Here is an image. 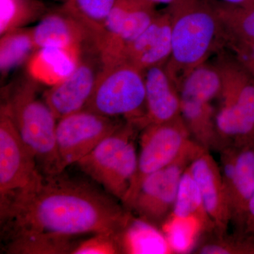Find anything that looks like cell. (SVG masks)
Returning a JSON list of instances; mask_svg holds the SVG:
<instances>
[{
    "label": "cell",
    "instance_id": "1",
    "mask_svg": "<svg viewBox=\"0 0 254 254\" xmlns=\"http://www.w3.org/2000/svg\"><path fill=\"white\" fill-rule=\"evenodd\" d=\"M131 211L86 182L64 175H43L34 185L0 210L5 242L19 237H75L120 234Z\"/></svg>",
    "mask_w": 254,
    "mask_h": 254
},
{
    "label": "cell",
    "instance_id": "2",
    "mask_svg": "<svg viewBox=\"0 0 254 254\" xmlns=\"http://www.w3.org/2000/svg\"><path fill=\"white\" fill-rule=\"evenodd\" d=\"M167 10L172 53L165 68L179 90L187 75L205 63L226 38L213 0H175Z\"/></svg>",
    "mask_w": 254,
    "mask_h": 254
},
{
    "label": "cell",
    "instance_id": "3",
    "mask_svg": "<svg viewBox=\"0 0 254 254\" xmlns=\"http://www.w3.org/2000/svg\"><path fill=\"white\" fill-rule=\"evenodd\" d=\"M37 82H21L8 91L2 104L12 119L18 134L36 158L44 175L63 173L57 148L58 119L44 99L38 96Z\"/></svg>",
    "mask_w": 254,
    "mask_h": 254
},
{
    "label": "cell",
    "instance_id": "4",
    "mask_svg": "<svg viewBox=\"0 0 254 254\" xmlns=\"http://www.w3.org/2000/svg\"><path fill=\"white\" fill-rule=\"evenodd\" d=\"M222 88L215 113L220 151L254 143V75L237 58L220 57Z\"/></svg>",
    "mask_w": 254,
    "mask_h": 254
},
{
    "label": "cell",
    "instance_id": "5",
    "mask_svg": "<svg viewBox=\"0 0 254 254\" xmlns=\"http://www.w3.org/2000/svg\"><path fill=\"white\" fill-rule=\"evenodd\" d=\"M85 109L123 118L138 128L146 126L144 71L125 61L102 65Z\"/></svg>",
    "mask_w": 254,
    "mask_h": 254
},
{
    "label": "cell",
    "instance_id": "6",
    "mask_svg": "<svg viewBox=\"0 0 254 254\" xmlns=\"http://www.w3.org/2000/svg\"><path fill=\"white\" fill-rule=\"evenodd\" d=\"M133 124L125 123L76 165L114 198L125 202L138 168Z\"/></svg>",
    "mask_w": 254,
    "mask_h": 254
},
{
    "label": "cell",
    "instance_id": "7",
    "mask_svg": "<svg viewBox=\"0 0 254 254\" xmlns=\"http://www.w3.org/2000/svg\"><path fill=\"white\" fill-rule=\"evenodd\" d=\"M221 88L218 67L206 63L190 71L179 88L182 120L191 138L208 151L220 149L213 101Z\"/></svg>",
    "mask_w": 254,
    "mask_h": 254
},
{
    "label": "cell",
    "instance_id": "8",
    "mask_svg": "<svg viewBox=\"0 0 254 254\" xmlns=\"http://www.w3.org/2000/svg\"><path fill=\"white\" fill-rule=\"evenodd\" d=\"M195 143L182 118L142 128L136 176L124 206L129 210L145 177L173 163Z\"/></svg>",
    "mask_w": 254,
    "mask_h": 254
},
{
    "label": "cell",
    "instance_id": "9",
    "mask_svg": "<svg viewBox=\"0 0 254 254\" xmlns=\"http://www.w3.org/2000/svg\"><path fill=\"white\" fill-rule=\"evenodd\" d=\"M43 173L18 134L6 107L0 110V210L28 190Z\"/></svg>",
    "mask_w": 254,
    "mask_h": 254
},
{
    "label": "cell",
    "instance_id": "10",
    "mask_svg": "<svg viewBox=\"0 0 254 254\" xmlns=\"http://www.w3.org/2000/svg\"><path fill=\"white\" fill-rule=\"evenodd\" d=\"M205 150L195 143L173 163L150 174L142 182L130 211L161 227L173 211L180 180L187 167Z\"/></svg>",
    "mask_w": 254,
    "mask_h": 254
},
{
    "label": "cell",
    "instance_id": "11",
    "mask_svg": "<svg viewBox=\"0 0 254 254\" xmlns=\"http://www.w3.org/2000/svg\"><path fill=\"white\" fill-rule=\"evenodd\" d=\"M159 13L148 0H116L95 43L102 65L120 61L128 43L145 31Z\"/></svg>",
    "mask_w": 254,
    "mask_h": 254
},
{
    "label": "cell",
    "instance_id": "12",
    "mask_svg": "<svg viewBox=\"0 0 254 254\" xmlns=\"http://www.w3.org/2000/svg\"><path fill=\"white\" fill-rule=\"evenodd\" d=\"M124 123L87 109L58 120L56 141L61 171L77 163Z\"/></svg>",
    "mask_w": 254,
    "mask_h": 254
},
{
    "label": "cell",
    "instance_id": "13",
    "mask_svg": "<svg viewBox=\"0 0 254 254\" xmlns=\"http://www.w3.org/2000/svg\"><path fill=\"white\" fill-rule=\"evenodd\" d=\"M220 166L231 223L242 232L249 203L254 193V143L232 145L220 151Z\"/></svg>",
    "mask_w": 254,
    "mask_h": 254
},
{
    "label": "cell",
    "instance_id": "14",
    "mask_svg": "<svg viewBox=\"0 0 254 254\" xmlns=\"http://www.w3.org/2000/svg\"><path fill=\"white\" fill-rule=\"evenodd\" d=\"M77 67L68 77L50 88L43 99L58 120L85 109L91 99L102 63L98 54L83 55Z\"/></svg>",
    "mask_w": 254,
    "mask_h": 254
},
{
    "label": "cell",
    "instance_id": "15",
    "mask_svg": "<svg viewBox=\"0 0 254 254\" xmlns=\"http://www.w3.org/2000/svg\"><path fill=\"white\" fill-rule=\"evenodd\" d=\"M190 167L215 232L226 233L231 223V214L219 164L210 151L204 150L195 157Z\"/></svg>",
    "mask_w": 254,
    "mask_h": 254
},
{
    "label": "cell",
    "instance_id": "16",
    "mask_svg": "<svg viewBox=\"0 0 254 254\" xmlns=\"http://www.w3.org/2000/svg\"><path fill=\"white\" fill-rule=\"evenodd\" d=\"M37 50L46 47L95 51L91 31L77 18L61 7L48 11L32 28Z\"/></svg>",
    "mask_w": 254,
    "mask_h": 254
},
{
    "label": "cell",
    "instance_id": "17",
    "mask_svg": "<svg viewBox=\"0 0 254 254\" xmlns=\"http://www.w3.org/2000/svg\"><path fill=\"white\" fill-rule=\"evenodd\" d=\"M172 53L171 18L168 10L158 14L153 22L124 50L120 61L142 71L165 65Z\"/></svg>",
    "mask_w": 254,
    "mask_h": 254
},
{
    "label": "cell",
    "instance_id": "18",
    "mask_svg": "<svg viewBox=\"0 0 254 254\" xmlns=\"http://www.w3.org/2000/svg\"><path fill=\"white\" fill-rule=\"evenodd\" d=\"M144 78L146 126L182 118L180 93L165 65L145 70Z\"/></svg>",
    "mask_w": 254,
    "mask_h": 254
},
{
    "label": "cell",
    "instance_id": "19",
    "mask_svg": "<svg viewBox=\"0 0 254 254\" xmlns=\"http://www.w3.org/2000/svg\"><path fill=\"white\" fill-rule=\"evenodd\" d=\"M83 53L82 50L75 48H40L28 60V73L31 78L38 83L55 86L74 71Z\"/></svg>",
    "mask_w": 254,
    "mask_h": 254
},
{
    "label": "cell",
    "instance_id": "20",
    "mask_svg": "<svg viewBox=\"0 0 254 254\" xmlns=\"http://www.w3.org/2000/svg\"><path fill=\"white\" fill-rule=\"evenodd\" d=\"M122 254H173L163 232L153 224L132 215L120 234Z\"/></svg>",
    "mask_w": 254,
    "mask_h": 254
},
{
    "label": "cell",
    "instance_id": "21",
    "mask_svg": "<svg viewBox=\"0 0 254 254\" xmlns=\"http://www.w3.org/2000/svg\"><path fill=\"white\" fill-rule=\"evenodd\" d=\"M187 167L180 180L173 211L170 216L179 219H195L205 234L215 231L206 213L198 185L190 167ZM169 216V217H170Z\"/></svg>",
    "mask_w": 254,
    "mask_h": 254
},
{
    "label": "cell",
    "instance_id": "22",
    "mask_svg": "<svg viewBox=\"0 0 254 254\" xmlns=\"http://www.w3.org/2000/svg\"><path fill=\"white\" fill-rule=\"evenodd\" d=\"M229 43H254V4L236 6L213 0Z\"/></svg>",
    "mask_w": 254,
    "mask_h": 254
},
{
    "label": "cell",
    "instance_id": "23",
    "mask_svg": "<svg viewBox=\"0 0 254 254\" xmlns=\"http://www.w3.org/2000/svg\"><path fill=\"white\" fill-rule=\"evenodd\" d=\"M0 69L5 75L29 60L37 48L32 28H17L1 35Z\"/></svg>",
    "mask_w": 254,
    "mask_h": 254
},
{
    "label": "cell",
    "instance_id": "24",
    "mask_svg": "<svg viewBox=\"0 0 254 254\" xmlns=\"http://www.w3.org/2000/svg\"><path fill=\"white\" fill-rule=\"evenodd\" d=\"M60 7L77 18L91 31L94 47L116 0H56Z\"/></svg>",
    "mask_w": 254,
    "mask_h": 254
},
{
    "label": "cell",
    "instance_id": "25",
    "mask_svg": "<svg viewBox=\"0 0 254 254\" xmlns=\"http://www.w3.org/2000/svg\"><path fill=\"white\" fill-rule=\"evenodd\" d=\"M47 11L39 0H0V33L25 27Z\"/></svg>",
    "mask_w": 254,
    "mask_h": 254
},
{
    "label": "cell",
    "instance_id": "26",
    "mask_svg": "<svg viewBox=\"0 0 254 254\" xmlns=\"http://www.w3.org/2000/svg\"><path fill=\"white\" fill-rule=\"evenodd\" d=\"M74 237L37 235L19 237L6 242L4 250L13 254H72Z\"/></svg>",
    "mask_w": 254,
    "mask_h": 254
},
{
    "label": "cell",
    "instance_id": "27",
    "mask_svg": "<svg viewBox=\"0 0 254 254\" xmlns=\"http://www.w3.org/2000/svg\"><path fill=\"white\" fill-rule=\"evenodd\" d=\"M173 254L193 251L197 238L203 233L195 219H179L170 216L161 227Z\"/></svg>",
    "mask_w": 254,
    "mask_h": 254
},
{
    "label": "cell",
    "instance_id": "28",
    "mask_svg": "<svg viewBox=\"0 0 254 254\" xmlns=\"http://www.w3.org/2000/svg\"><path fill=\"white\" fill-rule=\"evenodd\" d=\"M206 237L197 246L195 254H254V235L237 232L228 236L226 233Z\"/></svg>",
    "mask_w": 254,
    "mask_h": 254
},
{
    "label": "cell",
    "instance_id": "29",
    "mask_svg": "<svg viewBox=\"0 0 254 254\" xmlns=\"http://www.w3.org/2000/svg\"><path fill=\"white\" fill-rule=\"evenodd\" d=\"M122 254L120 234L112 232L94 234L78 243L72 252V254Z\"/></svg>",
    "mask_w": 254,
    "mask_h": 254
},
{
    "label": "cell",
    "instance_id": "30",
    "mask_svg": "<svg viewBox=\"0 0 254 254\" xmlns=\"http://www.w3.org/2000/svg\"><path fill=\"white\" fill-rule=\"evenodd\" d=\"M237 54L245 66L254 74V43L242 44L235 43Z\"/></svg>",
    "mask_w": 254,
    "mask_h": 254
},
{
    "label": "cell",
    "instance_id": "31",
    "mask_svg": "<svg viewBox=\"0 0 254 254\" xmlns=\"http://www.w3.org/2000/svg\"><path fill=\"white\" fill-rule=\"evenodd\" d=\"M242 232L254 235V193L249 203Z\"/></svg>",
    "mask_w": 254,
    "mask_h": 254
},
{
    "label": "cell",
    "instance_id": "32",
    "mask_svg": "<svg viewBox=\"0 0 254 254\" xmlns=\"http://www.w3.org/2000/svg\"><path fill=\"white\" fill-rule=\"evenodd\" d=\"M227 4L236 6H249L254 4V0H218Z\"/></svg>",
    "mask_w": 254,
    "mask_h": 254
},
{
    "label": "cell",
    "instance_id": "33",
    "mask_svg": "<svg viewBox=\"0 0 254 254\" xmlns=\"http://www.w3.org/2000/svg\"><path fill=\"white\" fill-rule=\"evenodd\" d=\"M148 1H151L152 3H153V4L155 5L158 4L169 5L173 3L175 0H148Z\"/></svg>",
    "mask_w": 254,
    "mask_h": 254
}]
</instances>
